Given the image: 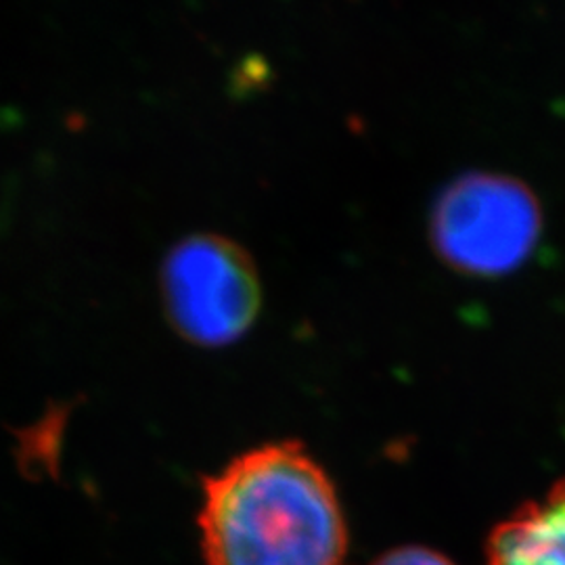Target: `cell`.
Instances as JSON below:
<instances>
[{
	"instance_id": "cell-3",
	"label": "cell",
	"mask_w": 565,
	"mask_h": 565,
	"mask_svg": "<svg viewBox=\"0 0 565 565\" xmlns=\"http://www.w3.org/2000/svg\"><path fill=\"white\" fill-rule=\"evenodd\" d=\"M543 228L532 191L503 174H465L431 212V242L450 268L499 277L530 258Z\"/></svg>"
},
{
	"instance_id": "cell-4",
	"label": "cell",
	"mask_w": 565,
	"mask_h": 565,
	"mask_svg": "<svg viewBox=\"0 0 565 565\" xmlns=\"http://www.w3.org/2000/svg\"><path fill=\"white\" fill-rule=\"evenodd\" d=\"M484 565H565V480L492 530Z\"/></svg>"
},
{
	"instance_id": "cell-5",
	"label": "cell",
	"mask_w": 565,
	"mask_h": 565,
	"mask_svg": "<svg viewBox=\"0 0 565 565\" xmlns=\"http://www.w3.org/2000/svg\"><path fill=\"white\" fill-rule=\"evenodd\" d=\"M371 565H455L446 555L427 546L406 545L392 548Z\"/></svg>"
},
{
	"instance_id": "cell-2",
	"label": "cell",
	"mask_w": 565,
	"mask_h": 565,
	"mask_svg": "<svg viewBox=\"0 0 565 565\" xmlns=\"http://www.w3.org/2000/svg\"><path fill=\"white\" fill-rule=\"evenodd\" d=\"M160 291L168 323L200 348L239 342L263 308L254 258L243 245L216 233L189 235L168 249Z\"/></svg>"
},
{
	"instance_id": "cell-1",
	"label": "cell",
	"mask_w": 565,
	"mask_h": 565,
	"mask_svg": "<svg viewBox=\"0 0 565 565\" xmlns=\"http://www.w3.org/2000/svg\"><path fill=\"white\" fill-rule=\"evenodd\" d=\"M205 565H343L348 525L338 490L300 443L233 459L203 486Z\"/></svg>"
}]
</instances>
